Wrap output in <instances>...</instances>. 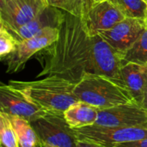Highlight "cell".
<instances>
[{
  "instance_id": "1",
  "label": "cell",
  "mask_w": 147,
  "mask_h": 147,
  "mask_svg": "<svg viewBox=\"0 0 147 147\" xmlns=\"http://www.w3.org/2000/svg\"><path fill=\"white\" fill-rule=\"evenodd\" d=\"M43 51L38 78L55 75L77 84L85 74H94L92 36L77 16L65 13L59 39Z\"/></svg>"
},
{
  "instance_id": "2",
  "label": "cell",
  "mask_w": 147,
  "mask_h": 147,
  "mask_svg": "<svg viewBox=\"0 0 147 147\" xmlns=\"http://www.w3.org/2000/svg\"><path fill=\"white\" fill-rule=\"evenodd\" d=\"M8 84L47 112L64 113L79 101L74 93L76 84L55 75L46 76L34 81L10 80Z\"/></svg>"
},
{
  "instance_id": "3",
  "label": "cell",
  "mask_w": 147,
  "mask_h": 147,
  "mask_svg": "<svg viewBox=\"0 0 147 147\" xmlns=\"http://www.w3.org/2000/svg\"><path fill=\"white\" fill-rule=\"evenodd\" d=\"M74 93L79 101L100 110L136 102L123 84L99 74H85L76 84Z\"/></svg>"
},
{
  "instance_id": "4",
  "label": "cell",
  "mask_w": 147,
  "mask_h": 147,
  "mask_svg": "<svg viewBox=\"0 0 147 147\" xmlns=\"http://www.w3.org/2000/svg\"><path fill=\"white\" fill-rule=\"evenodd\" d=\"M78 140L101 147H112L115 144L126 143L147 138V125L127 127H103L96 125L75 130Z\"/></svg>"
},
{
  "instance_id": "5",
  "label": "cell",
  "mask_w": 147,
  "mask_h": 147,
  "mask_svg": "<svg viewBox=\"0 0 147 147\" xmlns=\"http://www.w3.org/2000/svg\"><path fill=\"white\" fill-rule=\"evenodd\" d=\"M31 124L40 142L59 147H77L75 130L68 125L64 113L47 112Z\"/></svg>"
},
{
  "instance_id": "6",
  "label": "cell",
  "mask_w": 147,
  "mask_h": 147,
  "mask_svg": "<svg viewBox=\"0 0 147 147\" xmlns=\"http://www.w3.org/2000/svg\"><path fill=\"white\" fill-rule=\"evenodd\" d=\"M59 37V28H47L34 36L20 41L13 53L3 60L7 73H16L22 71L26 63L37 53L53 45Z\"/></svg>"
},
{
  "instance_id": "7",
  "label": "cell",
  "mask_w": 147,
  "mask_h": 147,
  "mask_svg": "<svg viewBox=\"0 0 147 147\" xmlns=\"http://www.w3.org/2000/svg\"><path fill=\"white\" fill-rule=\"evenodd\" d=\"M47 6V0H0V23L9 30L16 29Z\"/></svg>"
},
{
  "instance_id": "8",
  "label": "cell",
  "mask_w": 147,
  "mask_h": 147,
  "mask_svg": "<svg viewBox=\"0 0 147 147\" xmlns=\"http://www.w3.org/2000/svg\"><path fill=\"white\" fill-rule=\"evenodd\" d=\"M95 125L103 127H127L147 125V111L136 102L101 109Z\"/></svg>"
},
{
  "instance_id": "9",
  "label": "cell",
  "mask_w": 147,
  "mask_h": 147,
  "mask_svg": "<svg viewBox=\"0 0 147 147\" xmlns=\"http://www.w3.org/2000/svg\"><path fill=\"white\" fill-rule=\"evenodd\" d=\"M0 109L9 115L22 117L33 122L47 112L30 102L21 91L9 84L0 85Z\"/></svg>"
},
{
  "instance_id": "10",
  "label": "cell",
  "mask_w": 147,
  "mask_h": 147,
  "mask_svg": "<svg viewBox=\"0 0 147 147\" xmlns=\"http://www.w3.org/2000/svg\"><path fill=\"white\" fill-rule=\"evenodd\" d=\"M147 25L146 20L124 18L112 28L101 32L99 35L122 55L135 43Z\"/></svg>"
},
{
  "instance_id": "11",
  "label": "cell",
  "mask_w": 147,
  "mask_h": 147,
  "mask_svg": "<svg viewBox=\"0 0 147 147\" xmlns=\"http://www.w3.org/2000/svg\"><path fill=\"white\" fill-rule=\"evenodd\" d=\"M126 18L121 11L109 0L93 4L81 18L84 28L90 36L112 28Z\"/></svg>"
},
{
  "instance_id": "12",
  "label": "cell",
  "mask_w": 147,
  "mask_h": 147,
  "mask_svg": "<svg viewBox=\"0 0 147 147\" xmlns=\"http://www.w3.org/2000/svg\"><path fill=\"white\" fill-rule=\"evenodd\" d=\"M65 17V12L51 5L46 7L37 16L19 27L16 29H8L16 42L29 39L47 28H58L61 26Z\"/></svg>"
},
{
  "instance_id": "13",
  "label": "cell",
  "mask_w": 147,
  "mask_h": 147,
  "mask_svg": "<svg viewBox=\"0 0 147 147\" xmlns=\"http://www.w3.org/2000/svg\"><path fill=\"white\" fill-rule=\"evenodd\" d=\"M121 79L134 101L141 106L147 86V65L135 63H123Z\"/></svg>"
},
{
  "instance_id": "14",
  "label": "cell",
  "mask_w": 147,
  "mask_h": 147,
  "mask_svg": "<svg viewBox=\"0 0 147 147\" xmlns=\"http://www.w3.org/2000/svg\"><path fill=\"white\" fill-rule=\"evenodd\" d=\"M100 109L96 107L78 101L70 106L65 112L64 116L68 125L74 130L93 126L96 124Z\"/></svg>"
},
{
  "instance_id": "15",
  "label": "cell",
  "mask_w": 147,
  "mask_h": 147,
  "mask_svg": "<svg viewBox=\"0 0 147 147\" xmlns=\"http://www.w3.org/2000/svg\"><path fill=\"white\" fill-rule=\"evenodd\" d=\"M9 116L16 133L20 147H40L39 138L31 122L16 115Z\"/></svg>"
},
{
  "instance_id": "16",
  "label": "cell",
  "mask_w": 147,
  "mask_h": 147,
  "mask_svg": "<svg viewBox=\"0 0 147 147\" xmlns=\"http://www.w3.org/2000/svg\"><path fill=\"white\" fill-rule=\"evenodd\" d=\"M127 18L146 20L147 1L146 0H109Z\"/></svg>"
},
{
  "instance_id": "17",
  "label": "cell",
  "mask_w": 147,
  "mask_h": 147,
  "mask_svg": "<svg viewBox=\"0 0 147 147\" xmlns=\"http://www.w3.org/2000/svg\"><path fill=\"white\" fill-rule=\"evenodd\" d=\"M122 60L123 63L147 65V25L135 43L124 54Z\"/></svg>"
},
{
  "instance_id": "18",
  "label": "cell",
  "mask_w": 147,
  "mask_h": 147,
  "mask_svg": "<svg viewBox=\"0 0 147 147\" xmlns=\"http://www.w3.org/2000/svg\"><path fill=\"white\" fill-rule=\"evenodd\" d=\"M48 5L56 7L65 13L71 14L78 18H82L90 7V0H47Z\"/></svg>"
},
{
  "instance_id": "19",
  "label": "cell",
  "mask_w": 147,
  "mask_h": 147,
  "mask_svg": "<svg viewBox=\"0 0 147 147\" xmlns=\"http://www.w3.org/2000/svg\"><path fill=\"white\" fill-rule=\"evenodd\" d=\"M0 140L3 147H20L18 138L9 116L0 111Z\"/></svg>"
},
{
  "instance_id": "20",
  "label": "cell",
  "mask_w": 147,
  "mask_h": 147,
  "mask_svg": "<svg viewBox=\"0 0 147 147\" xmlns=\"http://www.w3.org/2000/svg\"><path fill=\"white\" fill-rule=\"evenodd\" d=\"M16 40L7 29V28L0 23V57L4 59L9 56L16 47Z\"/></svg>"
},
{
  "instance_id": "21",
  "label": "cell",
  "mask_w": 147,
  "mask_h": 147,
  "mask_svg": "<svg viewBox=\"0 0 147 147\" xmlns=\"http://www.w3.org/2000/svg\"><path fill=\"white\" fill-rule=\"evenodd\" d=\"M112 147H147V138L140 140H135V141L115 144L112 146Z\"/></svg>"
},
{
  "instance_id": "22",
  "label": "cell",
  "mask_w": 147,
  "mask_h": 147,
  "mask_svg": "<svg viewBox=\"0 0 147 147\" xmlns=\"http://www.w3.org/2000/svg\"><path fill=\"white\" fill-rule=\"evenodd\" d=\"M77 147H101L97 145L92 144V143H89V142H85V141H81V140H78L77 143Z\"/></svg>"
},
{
  "instance_id": "23",
  "label": "cell",
  "mask_w": 147,
  "mask_h": 147,
  "mask_svg": "<svg viewBox=\"0 0 147 147\" xmlns=\"http://www.w3.org/2000/svg\"><path fill=\"white\" fill-rule=\"evenodd\" d=\"M141 107L143 109H145L147 111V86L146 90H145V94H144L143 101H142V103H141Z\"/></svg>"
},
{
  "instance_id": "24",
  "label": "cell",
  "mask_w": 147,
  "mask_h": 147,
  "mask_svg": "<svg viewBox=\"0 0 147 147\" xmlns=\"http://www.w3.org/2000/svg\"><path fill=\"white\" fill-rule=\"evenodd\" d=\"M40 147H59V146H52V145H48V144H45V143H41V142H40Z\"/></svg>"
},
{
  "instance_id": "25",
  "label": "cell",
  "mask_w": 147,
  "mask_h": 147,
  "mask_svg": "<svg viewBox=\"0 0 147 147\" xmlns=\"http://www.w3.org/2000/svg\"><path fill=\"white\" fill-rule=\"evenodd\" d=\"M103 1H105V0H90L91 5L96 4V3H101V2H103Z\"/></svg>"
},
{
  "instance_id": "26",
  "label": "cell",
  "mask_w": 147,
  "mask_h": 147,
  "mask_svg": "<svg viewBox=\"0 0 147 147\" xmlns=\"http://www.w3.org/2000/svg\"><path fill=\"white\" fill-rule=\"evenodd\" d=\"M1 147H3V146H1Z\"/></svg>"
},
{
  "instance_id": "27",
  "label": "cell",
  "mask_w": 147,
  "mask_h": 147,
  "mask_svg": "<svg viewBox=\"0 0 147 147\" xmlns=\"http://www.w3.org/2000/svg\"><path fill=\"white\" fill-rule=\"evenodd\" d=\"M146 1H147V0H146Z\"/></svg>"
},
{
  "instance_id": "28",
  "label": "cell",
  "mask_w": 147,
  "mask_h": 147,
  "mask_svg": "<svg viewBox=\"0 0 147 147\" xmlns=\"http://www.w3.org/2000/svg\"></svg>"
}]
</instances>
